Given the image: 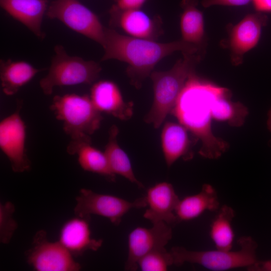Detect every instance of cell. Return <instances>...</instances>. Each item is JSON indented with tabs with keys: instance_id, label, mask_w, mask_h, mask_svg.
Wrapping results in <instances>:
<instances>
[{
	"instance_id": "obj_25",
	"label": "cell",
	"mask_w": 271,
	"mask_h": 271,
	"mask_svg": "<svg viewBox=\"0 0 271 271\" xmlns=\"http://www.w3.org/2000/svg\"><path fill=\"white\" fill-rule=\"evenodd\" d=\"M234 216V210L228 205H224L218 210L210 230V237L217 249L231 250L234 238L232 222Z\"/></svg>"
},
{
	"instance_id": "obj_6",
	"label": "cell",
	"mask_w": 271,
	"mask_h": 271,
	"mask_svg": "<svg viewBox=\"0 0 271 271\" xmlns=\"http://www.w3.org/2000/svg\"><path fill=\"white\" fill-rule=\"evenodd\" d=\"M54 52L48 73L39 82L45 95H51L56 86L91 84L98 78L101 71L99 63L69 56L61 45L56 46Z\"/></svg>"
},
{
	"instance_id": "obj_8",
	"label": "cell",
	"mask_w": 271,
	"mask_h": 271,
	"mask_svg": "<svg viewBox=\"0 0 271 271\" xmlns=\"http://www.w3.org/2000/svg\"><path fill=\"white\" fill-rule=\"evenodd\" d=\"M75 215L90 217L97 215L108 218L114 225H119L122 217L132 208L147 207L144 197L130 202L111 195L99 194L88 189H81L76 197Z\"/></svg>"
},
{
	"instance_id": "obj_5",
	"label": "cell",
	"mask_w": 271,
	"mask_h": 271,
	"mask_svg": "<svg viewBox=\"0 0 271 271\" xmlns=\"http://www.w3.org/2000/svg\"><path fill=\"white\" fill-rule=\"evenodd\" d=\"M239 248L235 251H194L182 246H174L171 252L174 264L181 265L185 262L199 264L212 270L222 271L239 267L246 268L254 264L257 244L251 236H242L237 240Z\"/></svg>"
},
{
	"instance_id": "obj_29",
	"label": "cell",
	"mask_w": 271,
	"mask_h": 271,
	"mask_svg": "<svg viewBox=\"0 0 271 271\" xmlns=\"http://www.w3.org/2000/svg\"><path fill=\"white\" fill-rule=\"evenodd\" d=\"M114 5L116 8L121 10H128L141 9L147 0H115Z\"/></svg>"
},
{
	"instance_id": "obj_27",
	"label": "cell",
	"mask_w": 271,
	"mask_h": 271,
	"mask_svg": "<svg viewBox=\"0 0 271 271\" xmlns=\"http://www.w3.org/2000/svg\"><path fill=\"white\" fill-rule=\"evenodd\" d=\"M15 210V205L10 201L0 204V241L3 244L10 242L18 228L13 217Z\"/></svg>"
},
{
	"instance_id": "obj_3",
	"label": "cell",
	"mask_w": 271,
	"mask_h": 271,
	"mask_svg": "<svg viewBox=\"0 0 271 271\" xmlns=\"http://www.w3.org/2000/svg\"><path fill=\"white\" fill-rule=\"evenodd\" d=\"M167 71H153L150 75L153 82L154 98L152 105L145 117V121L158 128L169 114L171 113L189 76L204 56L198 54H182Z\"/></svg>"
},
{
	"instance_id": "obj_20",
	"label": "cell",
	"mask_w": 271,
	"mask_h": 271,
	"mask_svg": "<svg viewBox=\"0 0 271 271\" xmlns=\"http://www.w3.org/2000/svg\"><path fill=\"white\" fill-rule=\"evenodd\" d=\"M219 208L215 189L210 184H204L199 193L180 200L175 214L179 223L195 219L206 211H218Z\"/></svg>"
},
{
	"instance_id": "obj_21",
	"label": "cell",
	"mask_w": 271,
	"mask_h": 271,
	"mask_svg": "<svg viewBox=\"0 0 271 271\" xmlns=\"http://www.w3.org/2000/svg\"><path fill=\"white\" fill-rule=\"evenodd\" d=\"M66 151L69 155L77 156L78 163L84 171L100 175L108 181H115L116 175L111 171L104 152L92 146L91 142L70 141Z\"/></svg>"
},
{
	"instance_id": "obj_31",
	"label": "cell",
	"mask_w": 271,
	"mask_h": 271,
	"mask_svg": "<svg viewBox=\"0 0 271 271\" xmlns=\"http://www.w3.org/2000/svg\"><path fill=\"white\" fill-rule=\"evenodd\" d=\"M249 271H271V259L257 260L253 265L247 267Z\"/></svg>"
},
{
	"instance_id": "obj_12",
	"label": "cell",
	"mask_w": 271,
	"mask_h": 271,
	"mask_svg": "<svg viewBox=\"0 0 271 271\" xmlns=\"http://www.w3.org/2000/svg\"><path fill=\"white\" fill-rule=\"evenodd\" d=\"M150 228L138 227L132 230L128 237V255L125 269L136 270L138 262L151 251L165 247L172 237L170 225L164 222L153 224Z\"/></svg>"
},
{
	"instance_id": "obj_26",
	"label": "cell",
	"mask_w": 271,
	"mask_h": 271,
	"mask_svg": "<svg viewBox=\"0 0 271 271\" xmlns=\"http://www.w3.org/2000/svg\"><path fill=\"white\" fill-rule=\"evenodd\" d=\"M174 264L171 252L165 247L156 249L148 253L138 262V267L143 271H165Z\"/></svg>"
},
{
	"instance_id": "obj_16",
	"label": "cell",
	"mask_w": 271,
	"mask_h": 271,
	"mask_svg": "<svg viewBox=\"0 0 271 271\" xmlns=\"http://www.w3.org/2000/svg\"><path fill=\"white\" fill-rule=\"evenodd\" d=\"M90 217H76L67 220L62 226L59 241L74 257L88 250L96 251L102 244V239L92 237Z\"/></svg>"
},
{
	"instance_id": "obj_28",
	"label": "cell",
	"mask_w": 271,
	"mask_h": 271,
	"mask_svg": "<svg viewBox=\"0 0 271 271\" xmlns=\"http://www.w3.org/2000/svg\"><path fill=\"white\" fill-rule=\"evenodd\" d=\"M251 0H202L201 4L204 8L214 6H242L249 4Z\"/></svg>"
},
{
	"instance_id": "obj_14",
	"label": "cell",
	"mask_w": 271,
	"mask_h": 271,
	"mask_svg": "<svg viewBox=\"0 0 271 271\" xmlns=\"http://www.w3.org/2000/svg\"><path fill=\"white\" fill-rule=\"evenodd\" d=\"M145 198L148 208L144 218L153 224L164 222L171 226L178 223L175 210L180 199L171 184H155L148 189Z\"/></svg>"
},
{
	"instance_id": "obj_10",
	"label": "cell",
	"mask_w": 271,
	"mask_h": 271,
	"mask_svg": "<svg viewBox=\"0 0 271 271\" xmlns=\"http://www.w3.org/2000/svg\"><path fill=\"white\" fill-rule=\"evenodd\" d=\"M26 258L37 271H78L81 267L59 241H49L44 230L34 235L32 247L26 252Z\"/></svg>"
},
{
	"instance_id": "obj_1",
	"label": "cell",
	"mask_w": 271,
	"mask_h": 271,
	"mask_svg": "<svg viewBox=\"0 0 271 271\" xmlns=\"http://www.w3.org/2000/svg\"><path fill=\"white\" fill-rule=\"evenodd\" d=\"M220 87L194 73L186 81L171 112L200 141L199 153L209 159L218 158L229 147L226 142L213 134L211 126L212 104Z\"/></svg>"
},
{
	"instance_id": "obj_30",
	"label": "cell",
	"mask_w": 271,
	"mask_h": 271,
	"mask_svg": "<svg viewBox=\"0 0 271 271\" xmlns=\"http://www.w3.org/2000/svg\"><path fill=\"white\" fill-rule=\"evenodd\" d=\"M257 12H271V0H251Z\"/></svg>"
},
{
	"instance_id": "obj_22",
	"label": "cell",
	"mask_w": 271,
	"mask_h": 271,
	"mask_svg": "<svg viewBox=\"0 0 271 271\" xmlns=\"http://www.w3.org/2000/svg\"><path fill=\"white\" fill-rule=\"evenodd\" d=\"M41 70L25 61L1 60L0 79L4 93L9 96L15 94Z\"/></svg>"
},
{
	"instance_id": "obj_4",
	"label": "cell",
	"mask_w": 271,
	"mask_h": 271,
	"mask_svg": "<svg viewBox=\"0 0 271 271\" xmlns=\"http://www.w3.org/2000/svg\"><path fill=\"white\" fill-rule=\"evenodd\" d=\"M50 108L63 123V130L72 142H91V136L100 126L103 117L88 95H56Z\"/></svg>"
},
{
	"instance_id": "obj_13",
	"label": "cell",
	"mask_w": 271,
	"mask_h": 271,
	"mask_svg": "<svg viewBox=\"0 0 271 271\" xmlns=\"http://www.w3.org/2000/svg\"><path fill=\"white\" fill-rule=\"evenodd\" d=\"M109 13L111 24L125 35L156 40L163 34L160 18L151 17L140 9L121 10L113 6Z\"/></svg>"
},
{
	"instance_id": "obj_11",
	"label": "cell",
	"mask_w": 271,
	"mask_h": 271,
	"mask_svg": "<svg viewBox=\"0 0 271 271\" xmlns=\"http://www.w3.org/2000/svg\"><path fill=\"white\" fill-rule=\"evenodd\" d=\"M267 21L266 15L257 12L247 15L237 24L230 27L228 38L222 43L229 50L233 65L241 64L244 55L257 45Z\"/></svg>"
},
{
	"instance_id": "obj_15",
	"label": "cell",
	"mask_w": 271,
	"mask_h": 271,
	"mask_svg": "<svg viewBox=\"0 0 271 271\" xmlns=\"http://www.w3.org/2000/svg\"><path fill=\"white\" fill-rule=\"evenodd\" d=\"M90 98L95 107L122 120L129 119L133 114V103L126 102L121 92L114 82L103 80L94 83Z\"/></svg>"
},
{
	"instance_id": "obj_7",
	"label": "cell",
	"mask_w": 271,
	"mask_h": 271,
	"mask_svg": "<svg viewBox=\"0 0 271 271\" xmlns=\"http://www.w3.org/2000/svg\"><path fill=\"white\" fill-rule=\"evenodd\" d=\"M46 15L102 46L105 27L95 14L78 1L54 0L48 6Z\"/></svg>"
},
{
	"instance_id": "obj_9",
	"label": "cell",
	"mask_w": 271,
	"mask_h": 271,
	"mask_svg": "<svg viewBox=\"0 0 271 271\" xmlns=\"http://www.w3.org/2000/svg\"><path fill=\"white\" fill-rule=\"evenodd\" d=\"M22 105L18 100L15 111L0 122V149L15 173L29 171L32 164L26 148L27 127L20 115Z\"/></svg>"
},
{
	"instance_id": "obj_17",
	"label": "cell",
	"mask_w": 271,
	"mask_h": 271,
	"mask_svg": "<svg viewBox=\"0 0 271 271\" xmlns=\"http://www.w3.org/2000/svg\"><path fill=\"white\" fill-rule=\"evenodd\" d=\"M189 130L182 124L174 122H166L162 130L161 142L166 163L171 167L179 158L184 160L192 159L191 150L193 143Z\"/></svg>"
},
{
	"instance_id": "obj_19",
	"label": "cell",
	"mask_w": 271,
	"mask_h": 271,
	"mask_svg": "<svg viewBox=\"0 0 271 271\" xmlns=\"http://www.w3.org/2000/svg\"><path fill=\"white\" fill-rule=\"evenodd\" d=\"M198 0H182L180 20L181 40L205 52L206 35L202 12L198 8Z\"/></svg>"
},
{
	"instance_id": "obj_24",
	"label": "cell",
	"mask_w": 271,
	"mask_h": 271,
	"mask_svg": "<svg viewBox=\"0 0 271 271\" xmlns=\"http://www.w3.org/2000/svg\"><path fill=\"white\" fill-rule=\"evenodd\" d=\"M119 130L115 125H112L108 131V138L105 147L104 153L108 160L109 165L115 175H119L139 187L144 186L136 177L130 159L126 153L117 143V137Z\"/></svg>"
},
{
	"instance_id": "obj_32",
	"label": "cell",
	"mask_w": 271,
	"mask_h": 271,
	"mask_svg": "<svg viewBox=\"0 0 271 271\" xmlns=\"http://www.w3.org/2000/svg\"><path fill=\"white\" fill-rule=\"evenodd\" d=\"M266 124L268 129L271 132V106L267 113Z\"/></svg>"
},
{
	"instance_id": "obj_18",
	"label": "cell",
	"mask_w": 271,
	"mask_h": 271,
	"mask_svg": "<svg viewBox=\"0 0 271 271\" xmlns=\"http://www.w3.org/2000/svg\"><path fill=\"white\" fill-rule=\"evenodd\" d=\"M47 0H0L1 7L36 36L43 38L41 26L48 5Z\"/></svg>"
},
{
	"instance_id": "obj_23",
	"label": "cell",
	"mask_w": 271,
	"mask_h": 271,
	"mask_svg": "<svg viewBox=\"0 0 271 271\" xmlns=\"http://www.w3.org/2000/svg\"><path fill=\"white\" fill-rule=\"evenodd\" d=\"M231 97L229 89L220 87L212 102V119L226 122L232 126L240 127L244 123L248 109L239 102L231 101Z\"/></svg>"
},
{
	"instance_id": "obj_2",
	"label": "cell",
	"mask_w": 271,
	"mask_h": 271,
	"mask_svg": "<svg viewBox=\"0 0 271 271\" xmlns=\"http://www.w3.org/2000/svg\"><path fill=\"white\" fill-rule=\"evenodd\" d=\"M101 61L115 59L127 64L126 72L131 84L137 89L150 76L155 66L163 58L177 51L182 54L205 53L197 47L178 40L161 43L122 34L105 27Z\"/></svg>"
}]
</instances>
